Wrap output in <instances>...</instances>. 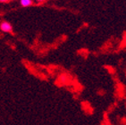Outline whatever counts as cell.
Returning <instances> with one entry per match:
<instances>
[{
	"instance_id": "cell-1",
	"label": "cell",
	"mask_w": 126,
	"mask_h": 125,
	"mask_svg": "<svg viewBox=\"0 0 126 125\" xmlns=\"http://www.w3.org/2000/svg\"><path fill=\"white\" fill-rule=\"evenodd\" d=\"M0 30L3 32L9 33V32H12L13 31V26L8 22H2L0 23Z\"/></svg>"
},
{
	"instance_id": "cell-2",
	"label": "cell",
	"mask_w": 126,
	"mask_h": 125,
	"mask_svg": "<svg viewBox=\"0 0 126 125\" xmlns=\"http://www.w3.org/2000/svg\"><path fill=\"white\" fill-rule=\"evenodd\" d=\"M20 5L22 7H29L33 5V0H20Z\"/></svg>"
},
{
	"instance_id": "cell-3",
	"label": "cell",
	"mask_w": 126,
	"mask_h": 125,
	"mask_svg": "<svg viewBox=\"0 0 126 125\" xmlns=\"http://www.w3.org/2000/svg\"><path fill=\"white\" fill-rule=\"evenodd\" d=\"M7 1H9V0H0V2H2V3H5V2H7Z\"/></svg>"
},
{
	"instance_id": "cell-4",
	"label": "cell",
	"mask_w": 126,
	"mask_h": 125,
	"mask_svg": "<svg viewBox=\"0 0 126 125\" xmlns=\"http://www.w3.org/2000/svg\"><path fill=\"white\" fill-rule=\"evenodd\" d=\"M35 1H37V2H39V3H41V2H44L45 0H35Z\"/></svg>"
}]
</instances>
